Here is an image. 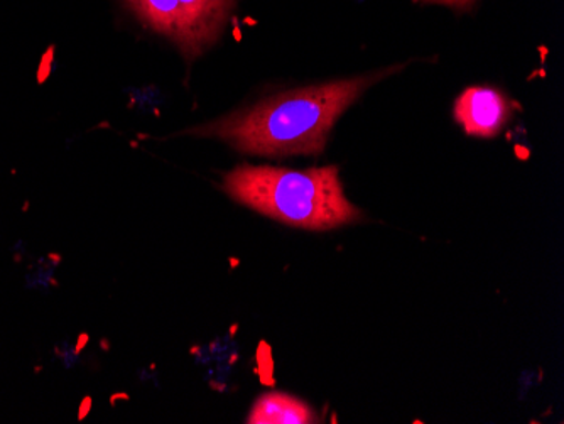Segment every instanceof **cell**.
Here are the masks:
<instances>
[{"instance_id": "6da1fadb", "label": "cell", "mask_w": 564, "mask_h": 424, "mask_svg": "<svg viewBox=\"0 0 564 424\" xmlns=\"http://www.w3.org/2000/svg\"><path fill=\"white\" fill-rule=\"evenodd\" d=\"M399 68L402 66L275 95L250 109L189 129L186 134L221 139L242 153L258 156L319 154L338 117L367 88Z\"/></svg>"}, {"instance_id": "7a4b0ae2", "label": "cell", "mask_w": 564, "mask_h": 424, "mask_svg": "<svg viewBox=\"0 0 564 424\" xmlns=\"http://www.w3.org/2000/svg\"><path fill=\"white\" fill-rule=\"evenodd\" d=\"M224 189L239 204L301 229H337L362 218L345 196L338 166L293 171L242 164L225 176Z\"/></svg>"}, {"instance_id": "3957f363", "label": "cell", "mask_w": 564, "mask_h": 424, "mask_svg": "<svg viewBox=\"0 0 564 424\" xmlns=\"http://www.w3.org/2000/svg\"><path fill=\"white\" fill-rule=\"evenodd\" d=\"M516 104L502 91L490 87H470L456 98L455 119L467 134L496 138L514 113Z\"/></svg>"}, {"instance_id": "277c9868", "label": "cell", "mask_w": 564, "mask_h": 424, "mask_svg": "<svg viewBox=\"0 0 564 424\" xmlns=\"http://www.w3.org/2000/svg\"><path fill=\"white\" fill-rule=\"evenodd\" d=\"M182 11V40L177 46L188 59L196 58L220 37L236 0H177Z\"/></svg>"}, {"instance_id": "5b68a950", "label": "cell", "mask_w": 564, "mask_h": 424, "mask_svg": "<svg viewBox=\"0 0 564 424\" xmlns=\"http://www.w3.org/2000/svg\"><path fill=\"white\" fill-rule=\"evenodd\" d=\"M249 424H307L318 423L312 406L284 392H265L253 404L247 416Z\"/></svg>"}, {"instance_id": "8992f818", "label": "cell", "mask_w": 564, "mask_h": 424, "mask_svg": "<svg viewBox=\"0 0 564 424\" xmlns=\"http://www.w3.org/2000/svg\"><path fill=\"white\" fill-rule=\"evenodd\" d=\"M132 11L156 33L171 37L174 43L182 40V11L177 0H126Z\"/></svg>"}, {"instance_id": "52a82bcc", "label": "cell", "mask_w": 564, "mask_h": 424, "mask_svg": "<svg viewBox=\"0 0 564 424\" xmlns=\"http://www.w3.org/2000/svg\"><path fill=\"white\" fill-rule=\"evenodd\" d=\"M417 4H442L455 11H468L477 0H416Z\"/></svg>"}]
</instances>
